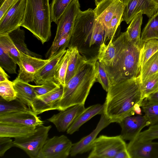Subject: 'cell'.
Returning <instances> with one entry per match:
<instances>
[{
    "label": "cell",
    "mask_w": 158,
    "mask_h": 158,
    "mask_svg": "<svg viewBox=\"0 0 158 158\" xmlns=\"http://www.w3.org/2000/svg\"><path fill=\"white\" fill-rule=\"evenodd\" d=\"M37 115L29 107L26 110L0 115V123L37 127L43 124V122Z\"/></svg>",
    "instance_id": "14"
},
{
    "label": "cell",
    "mask_w": 158,
    "mask_h": 158,
    "mask_svg": "<svg viewBox=\"0 0 158 158\" xmlns=\"http://www.w3.org/2000/svg\"><path fill=\"white\" fill-rule=\"evenodd\" d=\"M143 100L158 91V72L147 78L141 84Z\"/></svg>",
    "instance_id": "33"
},
{
    "label": "cell",
    "mask_w": 158,
    "mask_h": 158,
    "mask_svg": "<svg viewBox=\"0 0 158 158\" xmlns=\"http://www.w3.org/2000/svg\"><path fill=\"white\" fill-rule=\"evenodd\" d=\"M153 39L158 40V10L149 18L143 30L141 36L142 46L144 42Z\"/></svg>",
    "instance_id": "28"
},
{
    "label": "cell",
    "mask_w": 158,
    "mask_h": 158,
    "mask_svg": "<svg viewBox=\"0 0 158 158\" xmlns=\"http://www.w3.org/2000/svg\"><path fill=\"white\" fill-rule=\"evenodd\" d=\"M94 58L85 59L75 75L63 87V93L56 109L64 110L73 106L85 104L90 90L96 82L97 71Z\"/></svg>",
    "instance_id": "3"
},
{
    "label": "cell",
    "mask_w": 158,
    "mask_h": 158,
    "mask_svg": "<svg viewBox=\"0 0 158 158\" xmlns=\"http://www.w3.org/2000/svg\"><path fill=\"white\" fill-rule=\"evenodd\" d=\"M95 66L97 71L96 82H99L104 89L107 92L110 85L105 67L97 59L95 62Z\"/></svg>",
    "instance_id": "39"
},
{
    "label": "cell",
    "mask_w": 158,
    "mask_h": 158,
    "mask_svg": "<svg viewBox=\"0 0 158 158\" xmlns=\"http://www.w3.org/2000/svg\"><path fill=\"white\" fill-rule=\"evenodd\" d=\"M141 105L139 104H136L134 106L133 111L135 113L138 115H141V110L140 108Z\"/></svg>",
    "instance_id": "48"
},
{
    "label": "cell",
    "mask_w": 158,
    "mask_h": 158,
    "mask_svg": "<svg viewBox=\"0 0 158 158\" xmlns=\"http://www.w3.org/2000/svg\"><path fill=\"white\" fill-rule=\"evenodd\" d=\"M26 0H17L0 20V36L8 35L22 23Z\"/></svg>",
    "instance_id": "11"
},
{
    "label": "cell",
    "mask_w": 158,
    "mask_h": 158,
    "mask_svg": "<svg viewBox=\"0 0 158 158\" xmlns=\"http://www.w3.org/2000/svg\"><path fill=\"white\" fill-rule=\"evenodd\" d=\"M131 158H158V142L134 139L127 145Z\"/></svg>",
    "instance_id": "19"
},
{
    "label": "cell",
    "mask_w": 158,
    "mask_h": 158,
    "mask_svg": "<svg viewBox=\"0 0 158 158\" xmlns=\"http://www.w3.org/2000/svg\"><path fill=\"white\" fill-rule=\"evenodd\" d=\"M9 77L6 73L4 69L0 67V82L9 80Z\"/></svg>",
    "instance_id": "47"
},
{
    "label": "cell",
    "mask_w": 158,
    "mask_h": 158,
    "mask_svg": "<svg viewBox=\"0 0 158 158\" xmlns=\"http://www.w3.org/2000/svg\"><path fill=\"white\" fill-rule=\"evenodd\" d=\"M0 45L8 52L16 63L19 65L20 62L19 51L8 35L0 36Z\"/></svg>",
    "instance_id": "36"
},
{
    "label": "cell",
    "mask_w": 158,
    "mask_h": 158,
    "mask_svg": "<svg viewBox=\"0 0 158 158\" xmlns=\"http://www.w3.org/2000/svg\"><path fill=\"white\" fill-rule=\"evenodd\" d=\"M158 72V51L152 56L141 68L139 74L141 83L147 78Z\"/></svg>",
    "instance_id": "31"
},
{
    "label": "cell",
    "mask_w": 158,
    "mask_h": 158,
    "mask_svg": "<svg viewBox=\"0 0 158 158\" xmlns=\"http://www.w3.org/2000/svg\"><path fill=\"white\" fill-rule=\"evenodd\" d=\"M158 51V40L153 39L145 41L140 50L139 63L141 68L145 62Z\"/></svg>",
    "instance_id": "29"
},
{
    "label": "cell",
    "mask_w": 158,
    "mask_h": 158,
    "mask_svg": "<svg viewBox=\"0 0 158 158\" xmlns=\"http://www.w3.org/2000/svg\"><path fill=\"white\" fill-rule=\"evenodd\" d=\"M73 143L64 135L47 139L38 158H66L69 155Z\"/></svg>",
    "instance_id": "9"
},
{
    "label": "cell",
    "mask_w": 158,
    "mask_h": 158,
    "mask_svg": "<svg viewBox=\"0 0 158 158\" xmlns=\"http://www.w3.org/2000/svg\"><path fill=\"white\" fill-rule=\"evenodd\" d=\"M69 58V52L67 49L66 53L59 64L54 76V81L57 84L61 85L63 87L65 85Z\"/></svg>",
    "instance_id": "35"
},
{
    "label": "cell",
    "mask_w": 158,
    "mask_h": 158,
    "mask_svg": "<svg viewBox=\"0 0 158 158\" xmlns=\"http://www.w3.org/2000/svg\"><path fill=\"white\" fill-rule=\"evenodd\" d=\"M139 75L111 85L107 92L103 114L112 123H119L123 118L134 114V106H141L143 100Z\"/></svg>",
    "instance_id": "1"
},
{
    "label": "cell",
    "mask_w": 158,
    "mask_h": 158,
    "mask_svg": "<svg viewBox=\"0 0 158 158\" xmlns=\"http://www.w3.org/2000/svg\"><path fill=\"white\" fill-rule=\"evenodd\" d=\"M5 0H0V6H1Z\"/></svg>",
    "instance_id": "50"
},
{
    "label": "cell",
    "mask_w": 158,
    "mask_h": 158,
    "mask_svg": "<svg viewBox=\"0 0 158 158\" xmlns=\"http://www.w3.org/2000/svg\"><path fill=\"white\" fill-rule=\"evenodd\" d=\"M154 2L158 3V0H153Z\"/></svg>",
    "instance_id": "51"
},
{
    "label": "cell",
    "mask_w": 158,
    "mask_h": 158,
    "mask_svg": "<svg viewBox=\"0 0 158 158\" xmlns=\"http://www.w3.org/2000/svg\"><path fill=\"white\" fill-rule=\"evenodd\" d=\"M17 0H5L0 7V20L14 4Z\"/></svg>",
    "instance_id": "44"
},
{
    "label": "cell",
    "mask_w": 158,
    "mask_h": 158,
    "mask_svg": "<svg viewBox=\"0 0 158 158\" xmlns=\"http://www.w3.org/2000/svg\"><path fill=\"white\" fill-rule=\"evenodd\" d=\"M132 116L125 117L118 123L122 129L120 135L124 140L135 139L144 127L150 125L144 115Z\"/></svg>",
    "instance_id": "15"
},
{
    "label": "cell",
    "mask_w": 158,
    "mask_h": 158,
    "mask_svg": "<svg viewBox=\"0 0 158 158\" xmlns=\"http://www.w3.org/2000/svg\"><path fill=\"white\" fill-rule=\"evenodd\" d=\"M84 104L76 105L54 114L47 120L53 123L59 132L67 131L75 119L85 109Z\"/></svg>",
    "instance_id": "17"
},
{
    "label": "cell",
    "mask_w": 158,
    "mask_h": 158,
    "mask_svg": "<svg viewBox=\"0 0 158 158\" xmlns=\"http://www.w3.org/2000/svg\"><path fill=\"white\" fill-rule=\"evenodd\" d=\"M72 35L67 34L56 41L53 42L52 45L46 55V57L49 58L58 52L69 47Z\"/></svg>",
    "instance_id": "38"
},
{
    "label": "cell",
    "mask_w": 158,
    "mask_h": 158,
    "mask_svg": "<svg viewBox=\"0 0 158 158\" xmlns=\"http://www.w3.org/2000/svg\"><path fill=\"white\" fill-rule=\"evenodd\" d=\"M127 144L120 135L114 136L101 135L94 141L88 158H114Z\"/></svg>",
    "instance_id": "7"
},
{
    "label": "cell",
    "mask_w": 158,
    "mask_h": 158,
    "mask_svg": "<svg viewBox=\"0 0 158 158\" xmlns=\"http://www.w3.org/2000/svg\"><path fill=\"white\" fill-rule=\"evenodd\" d=\"M14 146L13 141L10 138L0 137V156H3L7 151Z\"/></svg>",
    "instance_id": "43"
},
{
    "label": "cell",
    "mask_w": 158,
    "mask_h": 158,
    "mask_svg": "<svg viewBox=\"0 0 158 158\" xmlns=\"http://www.w3.org/2000/svg\"><path fill=\"white\" fill-rule=\"evenodd\" d=\"M115 53V48L113 40H110L107 44L103 42L100 46L97 56L98 60L105 67L112 65Z\"/></svg>",
    "instance_id": "26"
},
{
    "label": "cell",
    "mask_w": 158,
    "mask_h": 158,
    "mask_svg": "<svg viewBox=\"0 0 158 158\" xmlns=\"http://www.w3.org/2000/svg\"><path fill=\"white\" fill-rule=\"evenodd\" d=\"M127 0H104L94 10L105 32V42L113 40L122 17Z\"/></svg>",
    "instance_id": "6"
},
{
    "label": "cell",
    "mask_w": 158,
    "mask_h": 158,
    "mask_svg": "<svg viewBox=\"0 0 158 158\" xmlns=\"http://www.w3.org/2000/svg\"><path fill=\"white\" fill-rule=\"evenodd\" d=\"M69 52V61L65 84L76 74L81 64L86 59L81 55L76 47H71L67 49Z\"/></svg>",
    "instance_id": "24"
},
{
    "label": "cell",
    "mask_w": 158,
    "mask_h": 158,
    "mask_svg": "<svg viewBox=\"0 0 158 158\" xmlns=\"http://www.w3.org/2000/svg\"><path fill=\"white\" fill-rule=\"evenodd\" d=\"M113 43L115 48L113 62L111 66L105 67L110 86L138 77L141 69L140 49L128 39L126 31L121 33Z\"/></svg>",
    "instance_id": "2"
},
{
    "label": "cell",
    "mask_w": 158,
    "mask_h": 158,
    "mask_svg": "<svg viewBox=\"0 0 158 158\" xmlns=\"http://www.w3.org/2000/svg\"><path fill=\"white\" fill-rule=\"evenodd\" d=\"M51 22L49 0H26L21 26L29 31L43 44L51 37Z\"/></svg>",
    "instance_id": "5"
},
{
    "label": "cell",
    "mask_w": 158,
    "mask_h": 158,
    "mask_svg": "<svg viewBox=\"0 0 158 158\" xmlns=\"http://www.w3.org/2000/svg\"><path fill=\"white\" fill-rule=\"evenodd\" d=\"M17 64L8 52L0 45V67L10 74H16Z\"/></svg>",
    "instance_id": "37"
},
{
    "label": "cell",
    "mask_w": 158,
    "mask_h": 158,
    "mask_svg": "<svg viewBox=\"0 0 158 158\" xmlns=\"http://www.w3.org/2000/svg\"><path fill=\"white\" fill-rule=\"evenodd\" d=\"M78 0H73L59 19L56 35L53 42L67 35H72L75 20L80 10Z\"/></svg>",
    "instance_id": "13"
},
{
    "label": "cell",
    "mask_w": 158,
    "mask_h": 158,
    "mask_svg": "<svg viewBox=\"0 0 158 158\" xmlns=\"http://www.w3.org/2000/svg\"><path fill=\"white\" fill-rule=\"evenodd\" d=\"M141 107L144 115L150 125H153L158 123V102H152L144 99Z\"/></svg>",
    "instance_id": "34"
},
{
    "label": "cell",
    "mask_w": 158,
    "mask_h": 158,
    "mask_svg": "<svg viewBox=\"0 0 158 158\" xmlns=\"http://www.w3.org/2000/svg\"><path fill=\"white\" fill-rule=\"evenodd\" d=\"M158 10V3L153 0H127L122 21L130 23L138 14L146 15L151 18Z\"/></svg>",
    "instance_id": "12"
},
{
    "label": "cell",
    "mask_w": 158,
    "mask_h": 158,
    "mask_svg": "<svg viewBox=\"0 0 158 158\" xmlns=\"http://www.w3.org/2000/svg\"><path fill=\"white\" fill-rule=\"evenodd\" d=\"M158 139V123L150 125L148 128L141 132L134 139L141 141H152Z\"/></svg>",
    "instance_id": "41"
},
{
    "label": "cell",
    "mask_w": 158,
    "mask_h": 158,
    "mask_svg": "<svg viewBox=\"0 0 158 158\" xmlns=\"http://www.w3.org/2000/svg\"><path fill=\"white\" fill-rule=\"evenodd\" d=\"M111 123L103 113L95 129L78 142L73 144L70 155L74 156L91 150L93 143L99 133Z\"/></svg>",
    "instance_id": "18"
},
{
    "label": "cell",
    "mask_w": 158,
    "mask_h": 158,
    "mask_svg": "<svg viewBox=\"0 0 158 158\" xmlns=\"http://www.w3.org/2000/svg\"><path fill=\"white\" fill-rule=\"evenodd\" d=\"M73 0H52L50 5L51 21L57 24L59 19Z\"/></svg>",
    "instance_id": "32"
},
{
    "label": "cell",
    "mask_w": 158,
    "mask_h": 158,
    "mask_svg": "<svg viewBox=\"0 0 158 158\" xmlns=\"http://www.w3.org/2000/svg\"><path fill=\"white\" fill-rule=\"evenodd\" d=\"M19 51L20 62L18 65V75L15 79L27 83L32 82L35 75L50 60L52 57L43 59Z\"/></svg>",
    "instance_id": "10"
},
{
    "label": "cell",
    "mask_w": 158,
    "mask_h": 158,
    "mask_svg": "<svg viewBox=\"0 0 158 158\" xmlns=\"http://www.w3.org/2000/svg\"><path fill=\"white\" fill-rule=\"evenodd\" d=\"M51 125L43 124L36 127L35 131L28 136L15 138L14 146L24 151L31 158H38L41 150L47 139Z\"/></svg>",
    "instance_id": "8"
},
{
    "label": "cell",
    "mask_w": 158,
    "mask_h": 158,
    "mask_svg": "<svg viewBox=\"0 0 158 158\" xmlns=\"http://www.w3.org/2000/svg\"><path fill=\"white\" fill-rule=\"evenodd\" d=\"M20 27L10 32L8 35L19 51L31 56L40 58L42 56L30 50L25 42V35L24 30Z\"/></svg>",
    "instance_id": "27"
},
{
    "label": "cell",
    "mask_w": 158,
    "mask_h": 158,
    "mask_svg": "<svg viewBox=\"0 0 158 158\" xmlns=\"http://www.w3.org/2000/svg\"><path fill=\"white\" fill-rule=\"evenodd\" d=\"M67 51L64 49L52 56L50 60L35 75L34 81L37 85L53 80L55 71L62 58Z\"/></svg>",
    "instance_id": "20"
},
{
    "label": "cell",
    "mask_w": 158,
    "mask_h": 158,
    "mask_svg": "<svg viewBox=\"0 0 158 158\" xmlns=\"http://www.w3.org/2000/svg\"><path fill=\"white\" fill-rule=\"evenodd\" d=\"M104 0H95V3L96 6L98 5L102 1Z\"/></svg>",
    "instance_id": "49"
},
{
    "label": "cell",
    "mask_w": 158,
    "mask_h": 158,
    "mask_svg": "<svg viewBox=\"0 0 158 158\" xmlns=\"http://www.w3.org/2000/svg\"><path fill=\"white\" fill-rule=\"evenodd\" d=\"M114 158H131L127 148L118 152Z\"/></svg>",
    "instance_id": "45"
},
{
    "label": "cell",
    "mask_w": 158,
    "mask_h": 158,
    "mask_svg": "<svg viewBox=\"0 0 158 158\" xmlns=\"http://www.w3.org/2000/svg\"><path fill=\"white\" fill-rule=\"evenodd\" d=\"M12 82L17 98L31 108L32 102L37 96L32 85L15 79Z\"/></svg>",
    "instance_id": "23"
},
{
    "label": "cell",
    "mask_w": 158,
    "mask_h": 158,
    "mask_svg": "<svg viewBox=\"0 0 158 158\" xmlns=\"http://www.w3.org/2000/svg\"><path fill=\"white\" fill-rule=\"evenodd\" d=\"M0 95L1 98L8 101L17 98L12 81L9 80L0 82Z\"/></svg>",
    "instance_id": "40"
},
{
    "label": "cell",
    "mask_w": 158,
    "mask_h": 158,
    "mask_svg": "<svg viewBox=\"0 0 158 158\" xmlns=\"http://www.w3.org/2000/svg\"><path fill=\"white\" fill-rule=\"evenodd\" d=\"M104 105L97 104L85 108L75 119L67 130L68 134H72L78 130L80 127L92 117L104 113Z\"/></svg>",
    "instance_id": "21"
},
{
    "label": "cell",
    "mask_w": 158,
    "mask_h": 158,
    "mask_svg": "<svg viewBox=\"0 0 158 158\" xmlns=\"http://www.w3.org/2000/svg\"><path fill=\"white\" fill-rule=\"evenodd\" d=\"M143 16L137 15L132 20L126 31L128 39L141 49L142 45L141 41V29Z\"/></svg>",
    "instance_id": "25"
},
{
    "label": "cell",
    "mask_w": 158,
    "mask_h": 158,
    "mask_svg": "<svg viewBox=\"0 0 158 158\" xmlns=\"http://www.w3.org/2000/svg\"><path fill=\"white\" fill-rule=\"evenodd\" d=\"M144 99L149 102H158V91L150 95Z\"/></svg>",
    "instance_id": "46"
},
{
    "label": "cell",
    "mask_w": 158,
    "mask_h": 158,
    "mask_svg": "<svg viewBox=\"0 0 158 158\" xmlns=\"http://www.w3.org/2000/svg\"><path fill=\"white\" fill-rule=\"evenodd\" d=\"M63 93V86L60 85L49 92L37 96L32 102L31 108L37 115L46 111L56 110L57 104Z\"/></svg>",
    "instance_id": "16"
},
{
    "label": "cell",
    "mask_w": 158,
    "mask_h": 158,
    "mask_svg": "<svg viewBox=\"0 0 158 158\" xmlns=\"http://www.w3.org/2000/svg\"><path fill=\"white\" fill-rule=\"evenodd\" d=\"M29 107L17 98L8 101L0 97V115L26 110Z\"/></svg>",
    "instance_id": "30"
},
{
    "label": "cell",
    "mask_w": 158,
    "mask_h": 158,
    "mask_svg": "<svg viewBox=\"0 0 158 158\" xmlns=\"http://www.w3.org/2000/svg\"><path fill=\"white\" fill-rule=\"evenodd\" d=\"M36 127L0 123V137L17 138L28 136L35 132Z\"/></svg>",
    "instance_id": "22"
},
{
    "label": "cell",
    "mask_w": 158,
    "mask_h": 158,
    "mask_svg": "<svg viewBox=\"0 0 158 158\" xmlns=\"http://www.w3.org/2000/svg\"><path fill=\"white\" fill-rule=\"evenodd\" d=\"M53 80L47 81L41 85H32L33 89L37 96L46 94L52 90L58 85Z\"/></svg>",
    "instance_id": "42"
},
{
    "label": "cell",
    "mask_w": 158,
    "mask_h": 158,
    "mask_svg": "<svg viewBox=\"0 0 158 158\" xmlns=\"http://www.w3.org/2000/svg\"><path fill=\"white\" fill-rule=\"evenodd\" d=\"M105 41V30L97 20L94 10H80L75 20L68 48L76 47L79 52H82L93 46H100Z\"/></svg>",
    "instance_id": "4"
}]
</instances>
